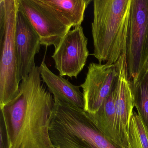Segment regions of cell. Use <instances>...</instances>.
<instances>
[{"label":"cell","instance_id":"obj_2","mask_svg":"<svg viewBox=\"0 0 148 148\" xmlns=\"http://www.w3.org/2000/svg\"><path fill=\"white\" fill-rule=\"evenodd\" d=\"M132 0H94L91 30L99 63L114 64L125 53Z\"/></svg>","mask_w":148,"mask_h":148},{"label":"cell","instance_id":"obj_17","mask_svg":"<svg viewBox=\"0 0 148 148\" xmlns=\"http://www.w3.org/2000/svg\"><path fill=\"white\" fill-rule=\"evenodd\" d=\"M143 74H146L148 77V63H147V65H146V66H145V69L144 71L143 72V73H142V75H141V76H142V75H143Z\"/></svg>","mask_w":148,"mask_h":148},{"label":"cell","instance_id":"obj_6","mask_svg":"<svg viewBox=\"0 0 148 148\" xmlns=\"http://www.w3.org/2000/svg\"><path fill=\"white\" fill-rule=\"evenodd\" d=\"M118 71L112 64L92 63L88 66L83 89L84 110L89 114L96 113L117 84Z\"/></svg>","mask_w":148,"mask_h":148},{"label":"cell","instance_id":"obj_1","mask_svg":"<svg viewBox=\"0 0 148 148\" xmlns=\"http://www.w3.org/2000/svg\"><path fill=\"white\" fill-rule=\"evenodd\" d=\"M40 78L36 66L21 81L18 97L0 106L12 148H55L49 134L55 102Z\"/></svg>","mask_w":148,"mask_h":148},{"label":"cell","instance_id":"obj_9","mask_svg":"<svg viewBox=\"0 0 148 148\" xmlns=\"http://www.w3.org/2000/svg\"><path fill=\"white\" fill-rule=\"evenodd\" d=\"M18 8L29 21L40 38V44L57 49L71 28L54 18L34 0H17Z\"/></svg>","mask_w":148,"mask_h":148},{"label":"cell","instance_id":"obj_15","mask_svg":"<svg viewBox=\"0 0 148 148\" xmlns=\"http://www.w3.org/2000/svg\"><path fill=\"white\" fill-rule=\"evenodd\" d=\"M134 107L148 129V77L142 75L138 80L132 82Z\"/></svg>","mask_w":148,"mask_h":148},{"label":"cell","instance_id":"obj_3","mask_svg":"<svg viewBox=\"0 0 148 148\" xmlns=\"http://www.w3.org/2000/svg\"><path fill=\"white\" fill-rule=\"evenodd\" d=\"M54 102L49 134L55 148H122L98 129L84 109Z\"/></svg>","mask_w":148,"mask_h":148},{"label":"cell","instance_id":"obj_14","mask_svg":"<svg viewBox=\"0 0 148 148\" xmlns=\"http://www.w3.org/2000/svg\"><path fill=\"white\" fill-rule=\"evenodd\" d=\"M128 127V148H148V129L135 110Z\"/></svg>","mask_w":148,"mask_h":148},{"label":"cell","instance_id":"obj_7","mask_svg":"<svg viewBox=\"0 0 148 148\" xmlns=\"http://www.w3.org/2000/svg\"><path fill=\"white\" fill-rule=\"evenodd\" d=\"M87 44L88 39L81 26L70 30L66 34L52 56L59 75L77 78L89 55Z\"/></svg>","mask_w":148,"mask_h":148},{"label":"cell","instance_id":"obj_5","mask_svg":"<svg viewBox=\"0 0 148 148\" xmlns=\"http://www.w3.org/2000/svg\"><path fill=\"white\" fill-rule=\"evenodd\" d=\"M125 57L128 78L135 83L148 62V0H132Z\"/></svg>","mask_w":148,"mask_h":148},{"label":"cell","instance_id":"obj_12","mask_svg":"<svg viewBox=\"0 0 148 148\" xmlns=\"http://www.w3.org/2000/svg\"><path fill=\"white\" fill-rule=\"evenodd\" d=\"M39 70L40 77L49 91L53 94L54 99L84 109V95L80 90V86L74 85L63 77L54 74L47 67L45 60L41 62Z\"/></svg>","mask_w":148,"mask_h":148},{"label":"cell","instance_id":"obj_10","mask_svg":"<svg viewBox=\"0 0 148 148\" xmlns=\"http://www.w3.org/2000/svg\"><path fill=\"white\" fill-rule=\"evenodd\" d=\"M40 38L25 14L18 10L15 46L19 80L28 77L35 65V55L40 50Z\"/></svg>","mask_w":148,"mask_h":148},{"label":"cell","instance_id":"obj_8","mask_svg":"<svg viewBox=\"0 0 148 148\" xmlns=\"http://www.w3.org/2000/svg\"><path fill=\"white\" fill-rule=\"evenodd\" d=\"M118 79L115 99V133L117 142L122 148H128V126L134 105L131 81L126 68L125 53L116 63Z\"/></svg>","mask_w":148,"mask_h":148},{"label":"cell","instance_id":"obj_4","mask_svg":"<svg viewBox=\"0 0 148 148\" xmlns=\"http://www.w3.org/2000/svg\"><path fill=\"white\" fill-rule=\"evenodd\" d=\"M17 0H0V106L20 95L15 46Z\"/></svg>","mask_w":148,"mask_h":148},{"label":"cell","instance_id":"obj_16","mask_svg":"<svg viewBox=\"0 0 148 148\" xmlns=\"http://www.w3.org/2000/svg\"><path fill=\"white\" fill-rule=\"evenodd\" d=\"M0 148H12L3 112L0 110Z\"/></svg>","mask_w":148,"mask_h":148},{"label":"cell","instance_id":"obj_11","mask_svg":"<svg viewBox=\"0 0 148 148\" xmlns=\"http://www.w3.org/2000/svg\"><path fill=\"white\" fill-rule=\"evenodd\" d=\"M34 2L63 25L74 28L81 26L92 0H34Z\"/></svg>","mask_w":148,"mask_h":148},{"label":"cell","instance_id":"obj_13","mask_svg":"<svg viewBox=\"0 0 148 148\" xmlns=\"http://www.w3.org/2000/svg\"><path fill=\"white\" fill-rule=\"evenodd\" d=\"M117 84L96 113H86L98 129L119 145L115 133V103Z\"/></svg>","mask_w":148,"mask_h":148}]
</instances>
